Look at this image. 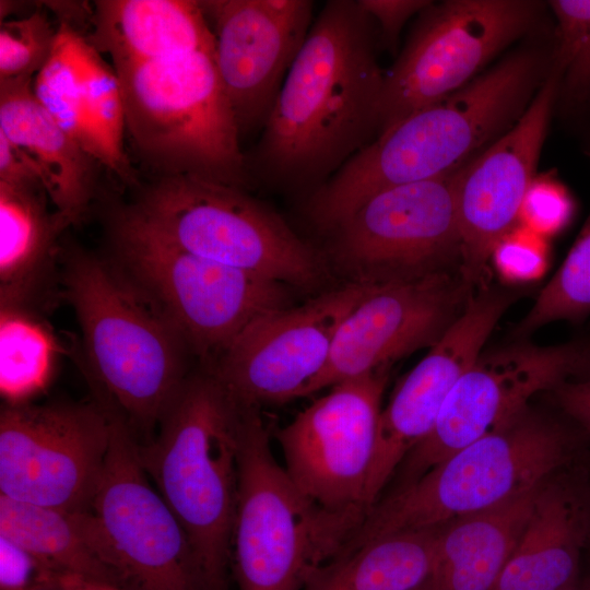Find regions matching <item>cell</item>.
<instances>
[{
	"label": "cell",
	"mask_w": 590,
	"mask_h": 590,
	"mask_svg": "<svg viewBox=\"0 0 590 590\" xmlns=\"http://www.w3.org/2000/svg\"><path fill=\"white\" fill-rule=\"evenodd\" d=\"M378 48L357 0L323 4L247 160L251 176L312 192L378 135Z\"/></svg>",
	"instance_id": "cell-1"
},
{
	"label": "cell",
	"mask_w": 590,
	"mask_h": 590,
	"mask_svg": "<svg viewBox=\"0 0 590 590\" xmlns=\"http://www.w3.org/2000/svg\"><path fill=\"white\" fill-rule=\"evenodd\" d=\"M545 66L536 50L516 51L460 90L409 115L311 192L309 219L330 233L377 193L459 168L520 118L546 78Z\"/></svg>",
	"instance_id": "cell-2"
},
{
	"label": "cell",
	"mask_w": 590,
	"mask_h": 590,
	"mask_svg": "<svg viewBox=\"0 0 590 590\" xmlns=\"http://www.w3.org/2000/svg\"><path fill=\"white\" fill-rule=\"evenodd\" d=\"M243 405L205 366L190 374L155 433L145 472L190 543L202 590H224L232 557Z\"/></svg>",
	"instance_id": "cell-3"
},
{
	"label": "cell",
	"mask_w": 590,
	"mask_h": 590,
	"mask_svg": "<svg viewBox=\"0 0 590 590\" xmlns=\"http://www.w3.org/2000/svg\"><path fill=\"white\" fill-rule=\"evenodd\" d=\"M63 285L99 403L135 432L155 433L190 375L177 327L111 263L70 246Z\"/></svg>",
	"instance_id": "cell-4"
},
{
	"label": "cell",
	"mask_w": 590,
	"mask_h": 590,
	"mask_svg": "<svg viewBox=\"0 0 590 590\" xmlns=\"http://www.w3.org/2000/svg\"><path fill=\"white\" fill-rule=\"evenodd\" d=\"M573 450L565 427L526 409L499 430L378 500L338 555L393 533L442 527L506 504L552 477Z\"/></svg>",
	"instance_id": "cell-5"
},
{
	"label": "cell",
	"mask_w": 590,
	"mask_h": 590,
	"mask_svg": "<svg viewBox=\"0 0 590 590\" xmlns=\"http://www.w3.org/2000/svg\"><path fill=\"white\" fill-rule=\"evenodd\" d=\"M114 69L126 135L154 177L249 186L252 176L213 55L198 51Z\"/></svg>",
	"instance_id": "cell-6"
},
{
	"label": "cell",
	"mask_w": 590,
	"mask_h": 590,
	"mask_svg": "<svg viewBox=\"0 0 590 590\" xmlns=\"http://www.w3.org/2000/svg\"><path fill=\"white\" fill-rule=\"evenodd\" d=\"M366 514L329 510L303 494L276 462L259 408L243 404L231 557L239 590H303Z\"/></svg>",
	"instance_id": "cell-7"
},
{
	"label": "cell",
	"mask_w": 590,
	"mask_h": 590,
	"mask_svg": "<svg viewBox=\"0 0 590 590\" xmlns=\"http://www.w3.org/2000/svg\"><path fill=\"white\" fill-rule=\"evenodd\" d=\"M107 224L110 263L208 366L256 319L288 306L285 284L185 251L127 205L113 210Z\"/></svg>",
	"instance_id": "cell-8"
},
{
	"label": "cell",
	"mask_w": 590,
	"mask_h": 590,
	"mask_svg": "<svg viewBox=\"0 0 590 590\" xmlns=\"http://www.w3.org/2000/svg\"><path fill=\"white\" fill-rule=\"evenodd\" d=\"M138 189L128 209L185 251L285 285L320 274L315 251L246 189L191 176L153 177Z\"/></svg>",
	"instance_id": "cell-9"
},
{
	"label": "cell",
	"mask_w": 590,
	"mask_h": 590,
	"mask_svg": "<svg viewBox=\"0 0 590 590\" xmlns=\"http://www.w3.org/2000/svg\"><path fill=\"white\" fill-rule=\"evenodd\" d=\"M106 410L109 448L85 509L105 564L130 590H202L188 538L145 472L135 434Z\"/></svg>",
	"instance_id": "cell-10"
},
{
	"label": "cell",
	"mask_w": 590,
	"mask_h": 590,
	"mask_svg": "<svg viewBox=\"0 0 590 590\" xmlns=\"http://www.w3.org/2000/svg\"><path fill=\"white\" fill-rule=\"evenodd\" d=\"M539 7L527 0L432 2L385 72L378 135L474 80L533 26Z\"/></svg>",
	"instance_id": "cell-11"
},
{
	"label": "cell",
	"mask_w": 590,
	"mask_h": 590,
	"mask_svg": "<svg viewBox=\"0 0 590 590\" xmlns=\"http://www.w3.org/2000/svg\"><path fill=\"white\" fill-rule=\"evenodd\" d=\"M110 435V415L99 402H7L0 412V495L87 509Z\"/></svg>",
	"instance_id": "cell-12"
},
{
	"label": "cell",
	"mask_w": 590,
	"mask_h": 590,
	"mask_svg": "<svg viewBox=\"0 0 590 590\" xmlns=\"http://www.w3.org/2000/svg\"><path fill=\"white\" fill-rule=\"evenodd\" d=\"M590 371V344L523 341L482 352L447 396L430 434L401 463L399 487L473 441L499 430L532 397Z\"/></svg>",
	"instance_id": "cell-13"
},
{
	"label": "cell",
	"mask_w": 590,
	"mask_h": 590,
	"mask_svg": "<svg viewBox=\"0 0 590 590\" xmlns=\"http://www.w3.org/2000/svg\"><path fill=\"white\" fill-rule=\"evenodd\" d=\"M457 169L368 199L330 232L337 259L370 275L371 283L449 270L457 261L460 264Z\"/></svg>",
	"instance_id": "cell-14"
},
{
	"label": "cell",
	"mask_w": 590,
	"mask_h": 590,
	"mask_svg": "<svg viewBox=\"0 0 590 590\" xmlns=\"http://www.w3.org/2000/svg\"><path fill=\"white\" fill-rule=\"evenodd\" d=\"M388 367L339 382L276 439L284 469L309 499L334 511L364 509Z\"/></svg>",
	"instance_id": "cell-15"
},
{
	"label": "cell",
	"mask_w": 590,
	"mask_h": 590,
	"mask_svg": "<svg viewBox=\"0 0 590 590\" xmlns=\"http://www.w3.org/2000/svg\"><path fill=\"white\" fill-rule=\"evenodd\" d=\"M374 285L361 281L261 316L210 367L245 405L306 397L329 359L340 326Z\"/></svg>",
	"instance_id": "cell-16"
},
{
	"label": "cell",
	"mask_w": 590,
	"mask_h": 590,
	"mask_svg": "<svg viewBox=\"0 0 590 590\" xmlns=\"http://www.w3.org/2000/svg\"><path fill=\"white\" fill-rule=\"evenodd\" d=\"M461 271L375 283L340 326L309 394L433 346L472 294Z\"/></svg>",
	"instance_id": "cell-17"
},
{
	"label": "cell",
	"mask_w": 590,
	"mask_h": 590,
	"mask_svg": "<svg viewBox=\"0 0 590 590\" xmlns=\"http://www.w3.org/2000/svg\"><path fill=\"white\" fill-rule=\"evenodd\" d=\"M240 137L262 130L315 20L309 0H203Z\"/></svg>",
	"instance_id": "cell-18"
},
{
	"label": "cell",
	"mask_w": 590,
	"mask_h": 590,
	"mask_svg": "<svg viewBox=\"0 0 590 590\" xmlns=\"http://www.w3.org/2000/svg\"><path fill=\"white\" fill-rule=\"evenodd\" d=\"M515 299V293L499 288L472 294L427 355L397 386L379 416L365 488L368 509L406 456L430 434L450 390L481 355Z\"/></svg>",
	"instance_id": "cell-19"
},
{
	"label": "cell",
	"mask_w": 590,
	"mask_h": 590,
	"mask_svg": "<svg viewBox=\"0 0 590 590\" xmlns=\"http://www.w3.org/2000/svg\"><path fill=\"white\" fill-rule=\"evenodd\" d=\"M562 80L552 64L520 118L480 155L456 170L460 271L480 281L499 241L517 227Z\"/></svg>",
	"instance_id": "cell-20"
},
{
	"label": "cell",
	"mask_w": 590,
	"mask_h": 590,
	"mask_svg": "<svg viewBox=\"0 0 590 590\" xmlns=\"http://www.w3.org/2000/svg\"><path fill=\"white\" fill-rule=\"evenodd\" d=\"M590 540V489L573 477H550L494 590H565L578 579Z\"/></svg>",
	"instance_id": "cell-21"
},
{
	"label": "cell",
	"mask_w": 590,
	"mask_h": 590,
	"mask_svg": "<svg viewBox=\"0 0 590 590\" xmlns=\"http://www.w3.org/2000/svg\"><path fill=\"white\" fill-rule=\"evenodd\" d=\"M33 83L0 82V132L32 160L55 211L74 225L90 209L103 166L45 110Z\"/></svg>",
	"instance_id": "cell-22"
},
{
	"label": "cell",
	"mask_w": 590,
	"mask_h": 590,
	"mask_svg": "<svg viewBox=\"0 0 590 590\" xmlns=\"http://www.w3.org/2000/svg\"><path fill=\"white\" fill-rule=\"evenodd\" d=\"M113 67L165 60L203 51L215 38L199 1L96 0L84 37Z\"/></svg>",
	"instance_id": "cell-23"
},
{
	"label": "cell",
	"mask_w": 590,
	"mask_h": 590,
	"mask_svg": "<svg viewBox=\"0 0 590 590\" xmlns=\"http://www.w3.org/2000/svg\"><path fill=\"white\" fill-rule=\"evenodd\" d=\"M539 487L442 526L428 579L430 590H494L530 517Z\"/></svg>",
	"instance_id": "cell-24"
},
{
	"label": "cell",
	"mask_w": 590,
	"mask_h": 590,
	"mask_svg": "<svg viewBox=\"0 0 590 590\" xmlns=\"http://www.w3.org/2000/svg\"><path fill=\"white\" fill-rule=\"evenodd\" d=\"M48 200L44 187L0 182L1 311H16L31 297L70 226Z\"/></svg>",
	"instance_id": "cell-25"
},
{
	"label": "cell",
	"mask_w": 590,
	"mask_h": 590,
	"mask_svg": "<svg viewBox=\"0 0 590 590\" xmlns=\"http://www.w3.org/2000/svg\"><path fill=\"white\" fill-rule=\"evenodd\" d=\"M0 536L31 553L58 576L120 586L102 558L86 510L69 511L0 495Z\"/></svg>",
	"instance_id": "cell-26"
},
{
	"label": "cell",
	"mask_w": 590,
	"mask_h": 590,
	"mask_svg": "<svg viewBox=\"0 0 590 590\" xmlns=\"http://www.w3.org/2000/svg\"><path fill=\"white\" fill-rule=\"evenodd\" d=\"M441 528L393 533L340 554L303 590H414L430 577Z\"/></svg>",
	"instance_id": "cell-27"
},
{
	"label": "cell",
	"mask_w": 590,
	"mask_h": 590,
	"mask_svg": "<svg viewBox=\"0 0 590 590\" xmlns=\"http://www.w3.org/2000/svg\"><path fill=\"white\" fill-rule=\"evenodd\" d=\"M73 49L91 154L125 186L138 188L141 184L125 149V110L115 69L74 31Z\"/></svg>",
	"instance_id": "cell-28"
},
{
	"label": "cell",
	"mask_w": 590,
	"mask_h": 590,
	"mask_svg": "<svg viewBox=\"0 0 590 590\" xmlns=\"http://www.w3.org/2000/svg\"><path fill=\"white\" fill-rule=\"evenodd\" d=\"M590 314V216L565 260L542 288L519 322L515 335L522 339L559 320L580 321Z\"/></svg>",
	"instance_id": "cell-29"
},
{
	"label": "cell",
	"mask_w": 590,
	"mask_h": 590,
	"mask_svg": "<svg viewBox=\"0 0 590 590\" xmlns=\"http://www.w3.org/2000/svg\"><path fill=\"white\" fill-rule=\"evenodd\" d=\"M58 26L55 49L35 75L33 92L55 121L91 154L81 79L73 49V31L67 25Z\"/></svg>",
	"instance_id": "cell-30"
},
{
	"label": "cell",
	"mask_w": 590,
	"mask_h": 590,
	"mask_svg": "<svg viewBox=\"0 0 590 590\" xmlns=\"http://www.w3.org/2000/svg\"><path fill=\"white\" fill-rule=\"evenodd\" d=\"M59 34L37 8L27 16L0 23V82L33 79L47 63Z\"/></svg>",
	"instance_id": "cell-31"
},
{
	"label": "cell",
	"mask_w": 590,
	"mask_h": 590,
	"mask_svg": "<svg viewBox=\"0 0 590 590\" xmlns=\"http://www.w3.org/2000/svg\"><path fill=\"white\" fill-rule=\"evenodd\" d=\"M550 7L557 23L553 64L574 98L590 92V0H554Z\"/></svg>",
	"instance_id": "cell-32"
},
{
	"label": "cell",
	"mask_w": 590,
	"mask_h": 590,
	"mask_svg": "<svg viewBox=\"0 0 590 590\" xmlns=\"http://www.w3.org/2000/svg\"><path fill=\"white\" fill-rule=\"evenodd\" d=\"M573 211L566 189L550 177H534L520 211L519 220L538 235H548L563 228Z\"/></svg>",
	"instance_id": "cell-33"
},
{
	"label": "cell",
	"mask_w": 590,
	"mask_h": 590,
	"mask_svg": "<svg viewBox=\"0 0 590 590\" xmlns=\"http://www.w3.org/2000/svg\"><path fill=\"white\" fill-rule=\"evenodd\" d=\"M58 577L31 553L0 536V590H38L56 586Z\"/></svg>",
	"instance_id": "cell-34"
},
{
	"label": "cell",
	"mask_w": 590,
	"mask_h": 590,
	"mask_svg": "<svg viewBox=\"0 0 590 590\" xmlns=\"http://www.w3.org/2000/svg\"><path fill=\"white\" fill-rule=\"evenodd\" d=\"M375 24L379 47L394 49L404 24L420 14L432 1L427 0H357Z\"/></svg>",
	"instance_id": "cell-35"
},
{
	"label": "cell",
	"mask_w": 590,
	"mask_h": 590,
	"mask_svg": "<svg viewBox=\"0 0 590 590\" xmlns=\"http://www.w3.org/2000/svg\"><path fill=\"white\" fill-rule=\"evenodd\" d=\"M544 244L541 236L526 226L514 228L496 246L493 257L500 267H509L508 272L519 275V267H523L524 278L533 274L544 264Z\"/></svg>",
	"instance_id": "cell-36"
},
{
	"label": "cell",
	"mask_w": 590,
	"mask_h": 590,
	"mask_svg": "<svg viewBox=\"0 0 590 590\" xmlns=\"http://www.w3.org/2000/svg\"><path fill=\"white\" fill-rule=\"evenodd\" d=\"M0 182L16 187L45 188L40 173L32 160L2 132H0Z\"/></svg>",
	"instance_id": "cell-37"
},
{
	"label": "cell",
	"mask_w": 590,
	"mask_h": 590,
	"mask_svg": "<svg viewBox=\"0 0 590 590\" xmlns=\"http://www.w3.org/2000/svg\"><path fill=\"white\" fill-rule=\"evenodd\" d=\"M554 390L560 409L590 434V380L565 381Z\"/></svg>",
	"instance_id": "cell-38"
},
{
	"label": "cell",
	"mask_w": 590,
	"mask_h": 590,
	"mask_svg": "<svg viewBox=\"0 0 590 590\" xmlns=\"http://www.w3.org/2000/svg\"><path fill=\"white\" fill-rule=\"evenodd\" d=\"M57 585L61 590H130L125 587L73 575H60L57 578Z\"/></svg>",
	"instance_id": "cell-39"
},
{
	"label": "cell",
	"mask_w": 590,
	"mask_h": 590,
	"mask_svg": "<svg viewBox=\"0 0 590 590\" xmlns=\"http://www.w3.org/2000/svg\"><path fill=\"white\" fill-rule=\"evenodd\" d=\"M565 590H590V577L583 580L577 579L571 586Z\"/></svg>",
	"instance_id": "cell-40"
},
{
	"label": "cell",
	"mask_w": 590,
	"mask_h": 590,
	"mask_svg": "<svg viewBox=\"0 0 590 590\" xmlns=\"http://www.w3.org/2000/svg\"><path fill=\"white\" fill-rule=\"evenodd\" d=\"M414 590H430L428 581Z\"/></svg>",
	"instance_id": "cell-41"
},
{
	"label": "cell",
	"mask_w": 590,
	"mask_h": 590,
	"mask_svg": "<svg viewBox=\"0 0 590 590\" xmlns=\"http://www.w3.org/2000/svg\"><path fill=\"white\" fill-rule=\"evenodd\" d=\"M38 590H61V589L59 588L58 585H56V586H52V587L42 588V589H38Z\"/></svg>",
	"instance_id": "cell-42"
}]
</instances>
